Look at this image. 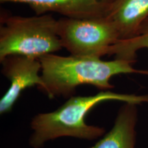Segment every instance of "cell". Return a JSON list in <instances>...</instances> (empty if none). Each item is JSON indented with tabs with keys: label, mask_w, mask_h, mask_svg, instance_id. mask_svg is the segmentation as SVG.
<instances>
[{
	"label": "cell",
	"mask_w": 148,
	"mask_h": 148,
	"mask_svg": "<svg viewBox=\"0 0 148 148\" xmlns=\"http://www.w3.org/2000/svg\"><path fill=\"white\" fill-rule=\"evenodd\" d=\"M106 101L141 105L148 103L147 95L118 93L101 90L90 96H72L58 109L40 113L32 118L30 127L33 133L29 144L33 148H41L49 141L60 137H73L92 140L105 134V129L86 123V114L95 106Z\"/></svg>",
	"instance_id": "7a4b0ae2"
},
{
	"label": "cell",
	"mask_w": 148,
	"mask_h": 148,
	"mask_svg": "<svg viewBox=\"0 0 148 148\" xmlns=\"http://www.w3.org/2000/svg\"><path fill=\"white\" fill-rule=\"evenodd\" d=\"M145 48L148 49V18L142 23L135 36L118 40L109 49L108 55H115L116 58L134 63L138 51Z\"/></svg>",
	"instance_id": "9c48e42d"
},
{
	"label": "cell",
	"mask_w": 148,
	"mask_h": 148,
	"mask_svg": "<svg viewBox=\"0 0 148 148\" xmlns=\"http://www.w3.org/2000/svg\"><path fill=\"white\" fill-rule=\"evenodd\" d=\"M137 121V105L124 103L112 129L90 148H135Z\"/></svg>",
	"instance_id": "52a82bcc"
},
{
	"label": "cell",
	"mask_w": 148,
	"mask_h": 148,
	"mask_svg": "<svg viewBox=\"0 0 148 148\" xmlns=\"http://www.w3.org/2000/svg\"><path fill=\"white\" fill-rule=\"evenodd\" d=\"M1 73L10 81V85L0 100V114L10 112L22 92L27 88L36 86L40 90L44 83L39 73L41 64L39 58L12 55L0 61Z\"/></svg>",
	"instance_id": "5b68a950"
},
{
	"label": "cell",
	"mask_w": 148,
	"mask_h": 148,
	"mask_svg": "<svg viewBox=\"0 0 148 148\" xmlns=\"http://www.w3.org/2000/svg\"><path fill=\"white\" fill-rule=\"evenodd\" d=\"M114 0H0L28 5L36 14L56 12L63 17L93 18L108 16Z\"/></svg>",
	"instance_id": "8992f818"
},
{
	"label": "cell",
	"mask_w": 148,
	"mask_h": 148,
	"mask_svg": "<svg viewBox=\"0 0 148 148\" xmlns=\"http://www.w3.org/2000/svg\"><path fill=\"white\" fill-rule=\"evenodd\" d=\"M57 33L62 48L75 56L101 58L120 40L114 24L108 16L93 18L58 19Z\"/></svg>",
	"instance_id": "277c9868"
},
{
	"label": "cell",
	"mask_w": 148,
	"mask_h": 148,
	"mask_svg": "<svg viewBox=\"0 0 148 148\" xmlns=\"http://www.w3.org/2000/svg\"><path fill=\"white\" fill-rule=\"evenodd\" d=\"M40 75L44 83L40 90L49 99L69 98L79 85L89 84L101 90L114 88L110 79L119 74L137 73L148 75V70L138 69L132 62L115 58L104 61L95 57L62 56L49 53L39 58Z\"/></svg>",
	"instance_id": "6da1fadb"
},
{
	"label": "cell",
	"mask_w": 148,
	"mask_h": 148,
	"mask_svg": "<svg viewBox=\"0 0 148 148\" xmlns=\"http://www.w3.org/2000/svg\"><path fill=\"white\" fill-rule=\"evenodd\" d=\"M108 17L117 29L120 40L131 38L148 18V0H114Z\"/></svg>",
	"instance_id": "ba28073f"
},
{
	"label": "cell",
	"mask_w": 148,
	"mask_h": 148,
	"mask_svg": "<svg viewBox=\"0 0 148 148\" xmlns=\"http://www.w3.org/2000/svg\"><path fill=\"white\" fill-rule=\"evenodd\" d=\"M0 21V61L12 55L39 58L62 48L57 33L58 20L50 14H1Z\"/></svg>",
	"instance_id": "3957f363"
}]
</instances>
